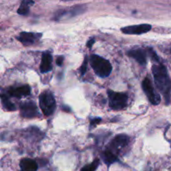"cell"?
Here are the masks:
<instances>
[{
    "label": "cell",
    "instance_id": "3",
    "mask_svg": "<svg viewBox=\"0 0 171 171\" xmlns=\"http://www.w3.org/2000/svg\"><path fill=\"white\" fill-rule=\"evenodd\" d=\"M39 106L45 116H50L56 110V101L49 90L43 91L39 95Z\"/></svg>",
    "mask_w": 171,
    "mask_h": 171
},
{
    "label": "cell",
    "instance_id": "10",
    "mask_svg": "<svg viewBox=\"0 0 171 171\" xmlns=\"http://www.w3.org/2000/svg\"><path fill=\"white\" fill-rule=\"evenodd\" d=\"M129 142V137L126 134H119L112 139V141L110 142V148L112 150L118 151V150H122L124 147H125L126 145Z\"/></svg>",
    "mask_w": 171,
    "mask_h": 171
},
{
    "label": "cell",
    "instance_id": "16",
    "mask_svg": "<svg viewBox=\"0 0 171 171\" xmlns=\"http://www.w3.org/2000/svg\"><path fill=\"white\" fill-rule=\"evenodd\" d=\"M34 2L33 0H23L18 9V14L20 15H27L29 13L30 7L34 5Z\"/></svg>",
    "mask_w": 171,
    "mask_h": 171
},
{
    "label": "cell",
    "instance_id": "5",
    "mask_svg": "<svg viewBox=\"0 0 171 171\" xmlns=\"http://www.w3.org/2000/svg\"><path fill=\"white\" fill-rule=\"evenodd\" d=\"M85 5H77L74 7H71L70 8H65L62 9L57 12L54 15V20L60 21L63 19H68L70 18H74L75 16H78L79 14L84 13L86 10Z\"/></svg>",
    "mask_w": 171,
    "mask_h": 171
},
{
    "label": "cell",
    "instance_id": "9",
    "mask_svg": "<svg viewBox=\"0 0 171 171\" xmlns=\"http://www.w3.org/2000/svg\"><path fill=\"white\" fill-rule=\"evenodd\" d=\"M151 29H152V27H151L150 24H138V25H131V26L122 28L121 31L124 34H125L139 35L150 32Z\"/></svg>",
    "mask_w": 171,
    "mask_h": 171
},
{
    "label": "cell",
    "instance_id": "22",
    "mask_svg": "<svg viewBox=\"0 0 171 171\" xmlns=\"http://www.w3.org/2000/svg\"><path fill=\"white\" fill-rule=\"evenodd\" d=\"M63 62H64V57L63 56L58 57V59H57V60H56L57 65H58V66H62Z\"/></svg>",
    "mask_w": 171,
    "mask_h": 171
},
{
    "label": "cell",
    "instance_id": "13",
    "mask_svg": "<svg viewBox=\"0 0 171 171\" xmlns=\"http://www.w3.org/2000/svg\"><path fill=\"white\" fill-rule=\"evenodd\" d=\"M52 61H53V57L52 54L48 51H44L42 55L40 64V71L43 74L49 72L52 70Z\"/></svg>",
    "mask_w": 171,
    "mask_h": 171
},
{
    "label": "cell",
    "instance_id": "17",
    "mask_svg": "<svg viewBox=\"0 0 171 171\" xmlns=\"http://www.w3.org/2000/svg\"><path fill=\"white\" fill-rule=\"evenodd\" d=\"M1 101H2V104L5 110H8V111H14L16 110V107H15L14 103H12L10 99H8V97L5 94H1Z\"/></svg>",
    "mask_w": 171,
    "mask_h": 171
},
{
    "label": "cell",
    "instance_id": "23",
    "mask_svg": "<svg viewBox=\"0 0 171 171\" xmlns=\"http://www.w3.org/2000/svg\"><path fill=\"white\" fill-rule=\"evenodd\" d=\"M94 43H95V39H94V38H90V39L87 42V44H86V45H87L88 48H90Z\"/></svg>",
    "mask_w": 171,
    "mask_h": 171
},
{
    "label": "cell",
    "instance_id": "6",
    "mask_svg": "<svg viewBox=\"0 0 171 171\" xmlns=\"http://www.w3.org/2000/svg\"><path fill=\"white\" fill-rule=\"evenodd\" d=\"M142 88L151 104L154 105H158L160 103V96L158 93H156L155 88L153 87L152 82L148 77L145 78L142 82Z\"/></svg>",
    "mask_w": 171,
    "mask_h": 171
},
{
    "label": "cell",
    "instance_id": "19",
    "mask_svg": "<svg viewBox=\"0 0 171 171\" xmlns=\"http://www.w3.org/2000/svg\"><path fill=\"white\" fill-rule=\"evenodd\" d=\"M146 51H147V54H149V56L151 58V59H152L153 61L157 62V63H159V62H160V59H159V57H158V55L156 54V53H155V50H154L153 48H146Z\"/></svg>",
    "mask_w": 171,
    "mask_h": 171
},
{
    "label": "cell",
    "instance_id": "8",
    "mask_svg": "<svg viewBox=\"0 0 171 171\" xmlns=\"http://www.w3.org/2000/svg\"><path fill=\"white\" fill-rule=\"evenodd\" d=\"M42 37V34L33 32H21L18 36L17 39L24 46H29L34 44Z\"/></svg>",
    "mask_w": 171,
    "mask_h": 171
},
{
    "label": "cell",
    "instance_id": "24",
    "mask_svg": "<svg viewBox=\"0 0 171 171\" xmlns=\"http://www.w3.org/2000/svg\"><path fill=\"white\" fill-rule=\"evenodd\" d=\"M62 1H64V2H67V1H72V0H62Z\"/></svg>",
    "mask_w": 171,
    "mask_h": 171
},
{
    "label": "cell",
    "instance_id": "12",
    "mask_svg": "<svg viewBox=\"0 0 171 171\" xmlns=\"http://www.w3.org/2000/svg\"><path fill=\"white\" fill-rule=\"evenodd\" d=\"M128 56L135 59L140 65H145L147 62V56L146 52L143 50L142 48H136V49H131L127 53Z\"/></svg>",
    "mask_w": 171,
    "mask_h": 171
},
{
    "label": "cell",
    "instance_id": "2",
    "mask_svg": "<svg viewBox=\"0 0 171 171\" xmlns=\"http://www.w3.org/2000/svg\"><path fill=\"white\" fill-rule=\"evenodd\" d=\"M91 67L93 68L94 73L100 78H106L110 76L112 72V65L109 60L105 59L104 58L96 54L91 55L90 59Z\"/></svg>",
    "mask_w": 171,
    "mask_h": 171
},
{
    "label": "cell",
    "instance_id": "11",
    "mask_svg": "<svg viewBox=\"0 0 171 171\" xmlns=\"http://www.w3.org/2000/svg\"><path fill=\"white\" fill-rule=\"evenodd\" d=\"M30 92H31V88L30 86L28 84L19 86V87H12L8 89V94L15 98L28 96L30 94Z\"/></svg>",
    "mask_w": 171,
    "mask_h": 171
},
{
    "label": "cell",
    "instance_id": "1",
    "mask_svg": "<svg viewBox=\"0 0 171 171\" xmlns=\"http://www.w3.org/2000/svg\"><path fill=\"white\" fill-rule=\"evenodd\" d=\"M152 73L158 90L163 94L166 102L169 103L171 91V80L167 69L163 64H154L152 67Z\"/></svg>",
    "mask_w": 171,
    "mask_h": 171
},
{
    "label": "cell",
    "instance_id": "4",
    "mask_svg": "<svg viewBox=\"0 0 171 171\" xmlns=\"http://www.w3.org/2000/svg\"><path fill=\"white\" fill-rule=\"evenodd\" d=\"M109 105L112 110H120L127 106L128 95L124 93H118L112 90H108Z\"/></svg>",
    "mask_w": 171,
    "mask_h": 171
},
{
    "label": "cell",
    "instance_id": "21",
    "mask_svg": "<svg viewBox=\"0 0 171 171\" xmlns=\"http://www.w3.org/2000/svg\"><path fill=\"white\" fill-rule=\"evenodd\" d=\"M101 121V118H94L90 120L91 126H95Z\"/></svg>",
    "mask_w": 171,
    "mask_h": 171
},
{
    "label": "cell",
    "instance_id": "7",
    "mask_svg": "<svg viewBox=\"0 0 171 171\" xmlns=\"http://www.w3.org/2000/svg\"><path fill=\"white\" fill-rule=\"evenodd\" d=\"M19 108H20V115L22 117L31 119V118L39 117V115H40L34 102H23L20 104Z\"/></svg>",
    "mask_w": 171,
    "mask_h": 171
},
{
    "label": "cell",
    "instance_id": "14",
    "mask_svg": "<svg viewBox=\"0 0 171 171\" xmlns=\"http://www.w3.org/2000/svg\"><path fill=\"white\" fill-rule=\"evenodd\" d=\"M20 168L24 171H36L38 169V164L34 160L30 159H23L20 161Z\"/></svg>",
    "mask_w": 171,
    "mask_h": 171
},
{
    "label": "cell",
    "instance_id": "20",
    "mask_svg": "<svg viewBox=\"0 0 171 171\" xmlns=\"http://www.w3.org/2000/svg\"><path fill=\"white\" fill-rule=\"evenodd\" d=\"M87 64H88V59H87V57H85L84 61H83V65H82L80 68V73L82 76L84 75V74H85L86 71H87Z\"/></svg>",
    "mask_w": 171,
    "mask_h": 171
},
{
    "label": "cell",
    "instance_id": "15",
    "mask_svg": "<svg viewBox=\"0 0 171 171\" xmlns=\"http://www.w3.org/2000/svg\"><path fill=\"white\" fill-rule=\"evenodd\" d=\"M102 160L104 163L106 164L107 165L110 166V164L115 163L118 161V158L115 156L114 153L110 150H105L103 154H102Z\"/></svg>",
    "mask_w": 171,
    "mask_h": 171
},
{
    "label": "cell",
    "instance_id": "18",
    "mask_svg": "<svg viewBox=\"0 0 171 171\" xmlns=\"http://www.w3.org/2000/svg\"><path fill=\"white\" fill-rule=\"evenodd\" d=\"M99 160H95L94 161H93L92 163L90 164H87V165H85L84 167H83V168L81 169V170L83 171H94L95 169H98V167H99Z\"/></svg>",
    "mask_w": 171,
    "mask_h": 171
}]
</instances>
